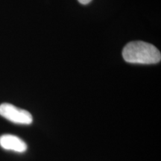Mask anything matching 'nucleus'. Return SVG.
<instances>
[{
    "mask_svg": "<svg viewBox=\"0 0 161 161\" xmlns=\"http://www.w3.org/2000/svg\"><path fill=\"white\" fill-rule=\"evenodd\" d=\"M0 115L16 124L30 125L33 121L31 114L29 111L19 109L8 103H3L0 105Z\"/></svg>",
    "mask_w": 161,
    "mask_h": 161,
    "instance_id": "f03ea898",
    "label": "nucleus"
},
{
    "mask_svg": "<svg viewBox=\"0 0 161 161\" xmlns=\"http://www.w3.org/2000/svg\"><path fill=\"white\" fill-rule=\"evenodd\" d=\"M122 56L130 64H154L161 60L160 52L155 46L143 41L128 43L122 50Z\"/></svg>",
    "mask_w": 161,
    "mask_h": 161,
    "instance_id": "f257e3e1",
    "label": "nucleus"
},
{
    "mask_svg": "<svg viewBox=\"0 0 161 161\" xmlns=\"http://www.w3.org/2000/svg\"><path fill=\"white\" fill-rule=\"evenodd\" d=\"M78 1L79 2L80 4H82V5H87V4H89L92 0H78Z\"/></svg>",
    "mask_w": 161,
    "mask_h": 161,
    "instance_id": "20e7f679",
    "label": "nucleus"
},
{
    "mask_svg": "<svg viewBox=\"0 0 161 161\" xmlns=\"http://www.w3.org/2000/svg\"><path fill=\"white\" fill-rule=\"evenodd\" d=\"M0 146L5 150H11L19 153L27 150V145L23 140L11 134H5L0 136Z\"/></svg>",
    "mask_w": 161,
    "mask_h": 161,
    "instance_id": "7ed1b4c3",
    "label": "nucleus"
}]
</instances>
